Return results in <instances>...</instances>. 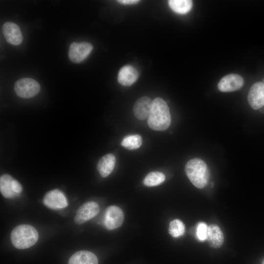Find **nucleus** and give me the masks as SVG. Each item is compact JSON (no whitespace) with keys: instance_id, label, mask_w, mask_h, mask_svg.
<instances>
[{"instance_id":"nucleus-17","label":"nucleus","mask_w":264,"mask_h":264,"mask_svg":"<svg viewBox=\"0 0 264 264\" xmlns=\"http://www.w3.org/2000/svg\"><path fill=\"white\" fill-rule=\"evenodd\" d=\"M14 179L8 175L4 174L0 177V190L2 195L5 198H13L19 196L12 189V182Z\"/></svg>"},{"instance_id":"nucleus-27","label":"nucleus","mask_w":264,"mask_h":264,"mask_svg":"<svg viewBox=\"0 0 264 264\" xmlns=\"http://www.w3.org/2000/svg\"><path fill=\"white\" fill-rule=\"evenodd\" d=\"M262 264H264V261H263Z\"/></svg>"},{"instance_id":"nucleus-8","label":"nucleus","mask_w":264,"mask_h":264,"mask_svg":"<svg viewBox=\"0 0 264 264\" xmlns=\"http://www.w3.org/2000/svg\"><path fill=\"white\" fill-rule=\"evenodd\" d=\"M43 202L47 207L54 210L65 208L68 205L66 196L58 189L48 192L44 197Z\"/></svg>"},{"instance_id":"nucleus-6","label":"nucleus","mask_w":264,"mask_h":264,"mask_svg":"<svg viewBox=\"0 0 264 264\" xmlns=\"http://www.w3.org/2000/svg\"><path fill=\"white\" fill-rule=\"evenodd\" d=\"M99 211V206L96 202H87L77 209L74 222L77 224H83L96 216Z\"/></svg>"},{"instance_id":"nucleus-2","label":"nucleus","mask_w":264,"mask_h":264,"mask_svg":"<svg viewBox=\"0 0 264 264\" xmlns=\"http://www.w3.org/2000/svg\"><path fill=\"white\" fill-rule=\"evenodd\" d=\"M186 176L192 183L199 189L205 187L210 178V172L207 164L200 158L189 160L185 167Z\"/></svg>"},{"instance_id":"nucleus-7","label":"nucleus","mask_w":264,"mask_h":264,"mask_svg":"<svg viewBox=\"0 0 264 264\" xmlns=\"http://www.w3.org/2000/svg\"><path fill=\"white\" fill-rule=\"evenodd\" d=\"M124 214L119 207L112 205L106 210L104 219L105 227L109 230H113L120 226L124 220Z\"/></svg>"},{"instance_id":"nucleus-11","label":"nucleus","mask_w":264,"mask_h":264,"mask_svg":"<svg viewBox=\"0 0 264 264\" xmlns=\"http://www.w3.org/2000/svg\"><path fill=\"white\" fill-rule=\"evenodd\" d=\"M2 33L6 41L14 45L21 44L22 35L19 26L12 22H6L2 26Z\"/></svg>"},{"instance_id":"nucleus-10","label":"nucleus","mask_w":264,"mask_h":264,"mask_svg":"<svg viewBox=\"0 0 264 264\" xmlns=\"http://www.w3.org/2000/svg\"><path fill=\"white\" fill-rule=\"evenodd\" d=\"M244 84L243 78L237 74H229L222 77L218 85L220 91L230 92L240 89Z\"/></svg>"},{"instance_id":"nucleus-4","label":"nucleus","mask_w":264,"mask_h":264,"mask_svg":"<svg viewBox=\"0 0 264 264\" xmlns=\"http://www.w3.org/2000/svg\"><path fill=\"white\" fill-rule=\"evenodd\" d=\"M17 95L22 98H29L37 94L40 90L39 84L34 79L23 78L17 81L14 85Z\"/></svg>"},{"instance_id":"nucleus-1","label":"nucleus","mask_w":264,"mask_h":264,"mask_svg":"<svg viewBox=\"0 0 264 264\" xmlns=\"http://www.w3.org/2000/svg\"><path fill=\"white\" fill-rule=\"evenodd\" d=\"M147 122L149 127L154 130L163 131L169 128L171 122V114L169 107L163 99L157 97L153 101Z\"/></svg>"},{"instance_id":"nucleus-5","label":"nucleus","mask_w":264,"mask_h":264,"mask_svg":"<svg viewBox=\"0 0 264 264\" xmlns=\"http://www.w3.org/2000/svg\"><path fill=\"white\" fill-rule=\"evenodd\" d=\"M92 49L93 46L89 43H77L73 42L70 44L69 46V59L73 63H81L89 55Z\"/></svg>"},{"instance_id":"nucleus-3","label":"nucleus","mask_w":264,"mask_h":264,"mask_svg":"<svg viewBox=\"0 0 264 264\" xmlns=\"http://www.w3.org/2000/svg\"><path fill=\"white\" fill-rule=\"evenodd\" d=\"M39 238L37 230L29 224H21L15 227L10 234L13 246L17 249H23L34 245Z\"/></svg>"},{"instance_id":"nucleus-16","label":"nucleus","mask_w":264,"mask_h":264,"mask_svg":"<svg viewBox=\"0 0 264 264\" xmlns=\"http://www.w3.org/2000/svg\"><path fill=\"white\" fill-rule=\"evenodd\" d=\"M116 162V158L112 154H108L102 157L97 165V169L103 177H106L113 171Z\"/></svg>"},{"instance_id":"nucleus-20","label":"nucleus","mask_w":264,"mask_h":264,"mask_svg":"<svg viewBox=\"0 0 264 264\" xmlns=\"http://www.w3.org/2000/svg\"><path fill=\"white\" fill-rule=\"evenodd\" d=\"M142 143V137L138 134L129 135L125 136L121 142V145L129 150L139 148Z\"/></svg>"},{"instance_id":"nucleus-9","label":"nucleus","mask_w":264,"mask_h":264,"mask_svg":"<svg viewBox=\"0 0 264 264\" xmlns=\"http://www.w3.org/2000/svg\"><path fill=\"white\" fill-rule=\"evenodd\" d=\"M248 102L254 110L264 106V84L257 82L251 87L247 96Z\"/></svg>"},{"instance_id":"nucleus-25","label":"nucleus","mask_w":264,"mask_h":264,"mask_svg":"<svg viewBox=\"0 0 264 264\" xmlns=\"http://www.w3.org/2000/svg\"><path fill=\"white\" fill-rule=\"evenodd\" d=\"M259 110L262 113H264V107L261 108Z\"/></svg>"},{"instance_id":"nucleus-19","label":"nucleus","mask_w":264,"mask_h":264,"mask_svg":"<svg viewBox=\"0 0 264 264\" xmlns=\"http://www.w3.org/2000/svg\"><path fill=\"white\" fill-rule=\"evenodd\" d=\"M165 179V176L161 172L155 171L149 173L145 177L143 183L148 187L156 186L162 183Z\"/></svg>"},{"instance_id":"nucleus-18","label":"nucleus","mask_w":264,"mask_h":264,"mask_svg":"<svg viewBox=\"0 0 264 264\" xmlns=\"http://www.w3.org/2000/svg\"><path fill=\"white\" fill-rule=\"evenodd\" d=\"M170 8L179 14H185L191 9L193 2L190 0H170L168 1Z\"/></svg>"},{"instance_id":"nucleus-24","label":"nucleus","mask_w":264,"mask_h":264,"mask_svg":"<svg viewBox=\"0 0 264 264\" xmlns=\"http://www.w3.org/2000/svg\"><path fill=\"white\" fill-rule=\"evenodd\" d=\"M117 1L122 4H133L139 2L140 1L138 0H120Z\"/></svg>"},{"instance_id":"nucleus-21","label":"nucleus","mask_w":264,"mask_h":264,"mask_svg":"<svg viewBox=\"0 0 264 264\" xmlns=\"http://www.w3.org/2000/svg\"><path fill=\"white\" fill-rule=\"evenodd\" d=\"M185 231V225L180 220L175 219L170 222L168 231L172 237L175 238L180 237L184 234Z\"/></svg>"},{"instance_id":"nucleus-22","label":"nucleus","mask_w":264,"mask_h":264,"mask_svg":"<svg viewBox=\"0 0 264 264\" xmlns=\"http://www.w3.org/2000/svg\"><path fill=\"white\" fill-rule=\"evenodd\" d=\"M208 226L204 222H199L197 227V236L200 241H204L207 238Z\"/></svg>"},{"instance_id":"nucleus-12","label":"nucleus","mask_w":264,"mask_h":264,"mask_svg":"<svg viewBox=\"0 0 264 264\" xmlns=\"http://www.w3.org/2000/svg\"><path fill=\"white\" fill-rule=\"evenodd\" d=\"M139 77L137 70L131 65H126L119 71L118 81L123 86H130L136 81Z\"/></svg>"},{"instance_id":"nucleus-14","label":"nucleus","mask_w":264,"mask_h":264,"mask_svg":"<svg viewBox=\"0 0 264 264\" xmlns=\"http://www.w3.org/2000/svg\"><path fill=\"white\" fill-rule=\"evenodd\" d=\"M206 239L210 247L220 248L224 242L223 234L220 227L214 224L209 225Z\"/></svg>"},{"instance_id":"nucleus-23","label":"nucleus","mask_w":264,"mask_h":264,"mask_svg":"<svg viewBox=\"0 0 264 264\" xmlns=\"http://www.w3.org/2000/svg\"><path fill=\"white\" fill-rule=\"evenodd\" d=\"M12 189L16 194L20 195L22 192V186L20 182L16 179H13L12 182Z\"/></svg>"},{"instance_id":"nucleus-13","label":"nucleus","mask_w":264,"mask_h":264,"mask_svg":"<svg viewBox=\"0 0 264 264\" xmlns=\"http://www.w3.org/2000/svg\"><path fill=\"white\" fill-rule=\"evenodd\" d=\"M153 101L147 96L139 98L133 106V113L135 116L139 120H143L149 117L152 107Z\"/></svg>"},{"instance_id":"nucleus-26","label":"nucleus","mask_w":264,"mask_h":264,"mask_svg":"<svg viewBox=\"0 0 264 264\" xmlns=\"http://www.w3.org/2000/svg\"><path fill=\"white\" fill-rule=\"evenodd\" d=\"M262 83L264 84V78H263V79L262 80Z\"/></svg>"},{"instance_id":"nucleus-15","label":"nucleus","mask_w":264,"mask_h":264,"mask_svg":"<svg viewBox=\"0 0 264 264\" xmlns=\"http://www.w3.org/2000/svg\"><path fill=\"white\" fill-rule=\"evenodd\" d=\"M96 256L87 250H80L75 252L69 258L68 264H98Z\"/></svg>"}]
</instances>
